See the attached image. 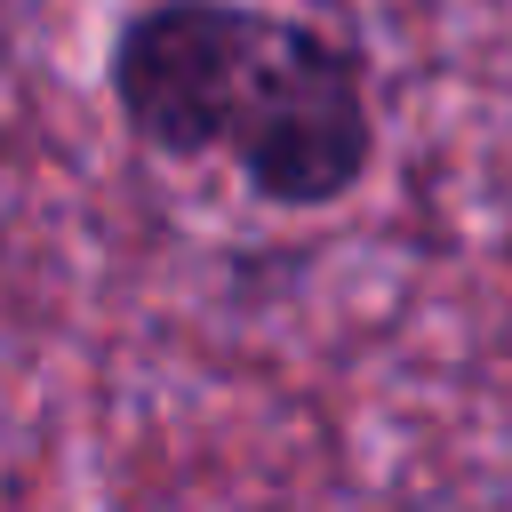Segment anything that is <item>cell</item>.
<instances>
[{
    "mask_svg": "<svg viewBox=\"0 0 512 512\" xmlns=\"http://www.w3.org/2000/svg\"><path fill=\"white\" fill-rule=\"evenodd\" d=\"M216 160L264 216H336L384 168L376 64L344 24L272 8L256 16L248 64L224 104Z\"/></svg>",
    "mask_w": 512,
    "mask_h": 512,
    "instance_id": "cell-1",
    "label": "cell"
}]
</instances>
